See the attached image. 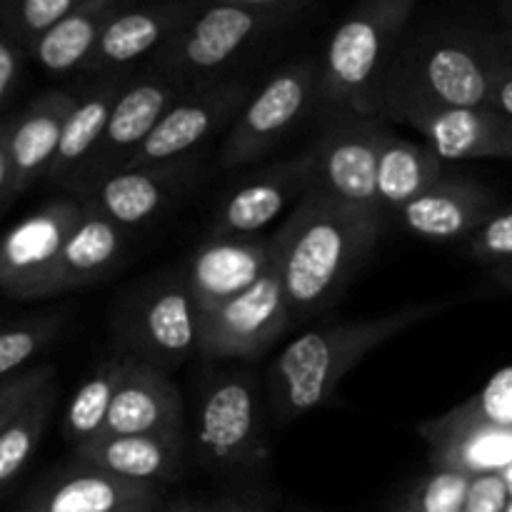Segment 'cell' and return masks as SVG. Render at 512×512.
<instances>
[{"mask_svg":"<svg viewBox=\"0 0 512 512\" xmlns=\"http://www.w3.org/2000/svg\"><path fill=\"white\" fill-rule=\"evenodd\" d=\"M390 130L378 118L333 115L310 145L315 168L313 188L340 203L383 218L378 198V160Z\"/></svg>","mask_w":512,"mask_h":512,"instance_id":"cell-12","label":"cell"},{"mask_svg":"<svg viewBox=\"0 0 512 512\" xmlns=\"http://www.w3.org/2000/svg\"><path fill=\"white\" fill-rule=\"evenodd\" d=\"M128 365L130 355L125 353H120L118 358H108L75 390L63 418V433L73 443V448L105 433L110 408L123 385Z\"/></svg>","mask_w":512,"mask_h":512,"instance_id":"cell-29","label":"cell"},{"mask_svg":"<svg viewBox=\"0 0 512 512\" xmlns=\"http://www.w3.org/2000/svg\"><path fill=\"white\" fill-rule=\"evenodd\" d=\"M50 380H55L53 365H38V368H28L8 380H0V433L20 413V408Z\"/></svg>","mask_w":512,"mask_h":512,"instance_id":"cell-36","label":"cell"},{"mask_svg":"<svg viewBox=\"0 0 512 512\" xmlns=\"http://www.w3.org/2000/svg\"><path fill=\"white\" fill-rule=\"evenodd\" d=\"M445 178V160H440L428 145L388 133L378 160V198L383 213H400Z\"/></svg>","mask_w":512,"mask_h":512,"instance_id":"cell-27","label":"cell"},{"mask_svg":"<svg viewBox=\"0 0 512 512\" xmlns=\"http://www.w3.org/2000/svg\"><path fill=\"white\" fill-rule=\"evenodd\" d=\"M83 213L73 195L45 203L25 215L0 238V290L13 300H43L58 295L65 243Z\"/></svg>","mask_w":512,"mask_h":512,"instance_id":"cell-10","label":"cell"},{"mask_svg":"<svg viewBox=\"0 0 512 512\" xmlns=\"http://www.w3.org/2000/svg\"><path fill=\"white\" fill-rule=\"evenodd\" d=\"M505 512H512V498H510V503H508V508H505Z\"/></svg>","mask_w":512,"mask_h":512,"instance_id":"cell-46","label":"cell"},{"mask_svg":"<svg viewBox=\"0 0 512 512\" xmlns=\"http://www.w3.org/2000/svg\"><path fill=\"white\" fill-rule=\"evenodd\" d=\"M25 58H28V53L5 30H0V108L13 95Z\"/></svg>","mask_w":512,"mask_h":512,"instance_id":"cell-38","label":"cell"},{"mask_svg":"<svg viewBox=\"0 0 512 512\" xmlns=\"http://www.w3.org/2000/svg\"><path fill=\"white\" fill-rule=\"evenodd\" d=\"M188 83L170 78L155 68H145L140 73L130 75L128 85L120 93L108 125H105L103 138L98 140L90 158L75 170L68 180V188L73 190V198H83L85 193L108 180L110 175L120 173L130 163L140 145L148 140L158 120L165 110L183 95Z\"/></svg>","mask_w":512,"mask_h":512,"instance_id":"cell-9","label":"cell"},{"mask_svg":"<svg viewBox=\"0 0 512 512\" xmlns=\"http://www.w3.org/2000/svg\"><path fill=\"white\" fill-rule=\"evenodd\" d=\"M415 0H368L340 18L318 60V103L333 115L383 120V93Z\"/></svg>","mask_w":512,"mask_h":512,"instance_id":"cell-4","label":"cell"},{"mask_svg":"<svg viewBox=\"0 0 512 512\" xmlns=\"http://www.w3.org/2000/svg\"><path fill=\"white\" fill-rule=\"evenodd\" d=\"M65 313H45L0 328V380L23 373V365L58 340Z\"/></svg>","mask_w":512,"mask_h":512,"instance_id":"cell-31","label":"cell"},{"mask_svg":"<svg viewBox=\"0 0 512 512\" xmlns=\"http://www.w3.org/2000/svg\"><path fill=\"white\" fill-rule=\"evenodd\" d=\"M420 435L428 440L435 468L478 478L500 475L512 465V428L480 423L460 413V408L420 425Z\"/></svg>","mask_w":512,"mask_h":512,"instance_id":"cell-21","label":"cell"},{"mask_svg":"<svg viewBox=\"0 0 512 512\" xmlns=\"http://www.w3.org/2000/svg\"><path fill=\"white\" fill-rule=\"evenodd\" d=\"M83 203V200H80ZM130 233L100 210L83 203L78 223L73 225L60 260L58 295L93 288L118 270L128 253Z\"/></svg>","mask_w":512,"mask_h":512,"instance_id":"cell-25","label":"cell"},{"mask_svg":"<svg viewBox=\"0 0 512 512\" xmlns=\"http://www.w3.org/2000/svg\"><path fill=\"white\" fill-rule=\"evenodd\" d=\"M253 93V83L245 78H213L188 85L123 170L190 158L195 148L235 123Z\"/></svg>","mask_w":512,"mask_h":512,"instance_id":"cell-11","label":"cell"},{"mask_svg":"<svg viewBox=\"0 0 512 512\" xmlns=\"http://www.w3.org/2000/svg\"><path fill=\"white\" fill-rule=\"evenodd\" d=\"M425 138L445 163L453 160H512V120L495 108H443L403 120Z\"/></svg>","mask_w":512,"mask_h":512,"instance_id":"cell-18","label":"cell"},{"mask_svg":"<svg viewBox=\"0 0 512 512\" xmlns=\"http://www.w3.org/2000/svg\"><path fill=\"white\" fill-rule=\"evenodd\" d=\"M78 465L105 470L133 483H170L185 460L183 433L98 435L73 448Z\"/></svg>","mask_w":512,"mask_h":512,"instance_id":"cell-22","label":"cell"},{"mask_svg":"<svg viewBox=\"0 0 512 512\" xmlns=\"http://www.w3.org/2000/svg\"><path fill=\"white\" fill-rule=\"evenodd\" d=\"M490 108H495L498 113L508 115L512 120V63L505 65L500 70L498 80H495L493 88V98H490Z\"/></svg>","mask_w":512,"mask_h":512,"instance_id":"cell-40","label":"cell"},{"mask_svg":"<svg viewBox=\"0 0 512 512\" xmlns=\"http://www.w3.org/2000/svg\"><path fill=\"white\" fill-rule=\"evenodd\" d=\"M78 5L80 0H0V30L30 53V48Z\"/></svg>","mask_w":512,"mask_h":512,"instance_id":"cell-32","label":"cell"},{"mask_svg":"<svg viewBox=\"0 0 512 512\" xmlns=\"http://www.w3.org/2000/svg\"><path fill=\"white\" fill-rule=\"evenodd\" d=\"M495 210L498 200L483 183L465 175H448L405 205L398 218L410 233L430 243H465Z\"/></svg>","mask_w":512,"mask_h":512,"instance_id":"cell-19","label":"cell"},{"mask_svg":"<svg viewBox=\"0 0 512 512\" xmlns=\"http://www.w3.org/2000/svg\"><path fill=\"white\" fill-rule=\"evenodd\" d=\"M198 178L200 160L190 155L173 163L120 170L78 200L108 215L130 233L163 218L198 183Z\"/></svg>","mask_w":512,"mask_h":512,"instance_id":"cell-15","label":"cell"},{"mask_svg":"<svg viewBox=\"0 0 512 512\" xmlns=\"http://www.w3.org/2000/svg\"><path fill=\"white\" fill-rule=\"evenodd\" d=\"M275 265V235H208L190 253L183 273L198 310H208L253 288Z\"/></svg>","mask_w":512,"mask_h":512,"instance_id":"cell-16","label":"cell"},{"mask_svg":"<svg viewBox=\"0 0 512 512\" xmlns=\"http://www.w3.org/2000/svg\"><path fill=\"white\" fill-rule=\"evenodd\" d=\"M295 323L278 265L245 293L200 310L198 353L208 360H258Z\"/></svg>","mask_w":512,"mask_h":512,"instance_id":"cell-13","label":"cell"},{"mask_svg":"<svg viewBox=\"0 0 512 512\" xmlns=\"http://www.w3.org/2000/svg\"><path fill=\"white\" fill-rule=\"evenodd\" d=\"M383 218L310 188L275 233L278 273L293 318H313L343 298L368 263Z\"/></svg>","mask_w":512,"mask_h":512,"instance_id":"cell-1","label":"cell"},{"mask_svg":"<svg viewBox=\"0 0 512 512\" xmlns=\"http://www.w3.org/2000/svg\"><path fill=\"white\" fill-rule=\"evenodd\" d=\"M158 503V485L133 483L75 463L35 493L23 512H155Z\"/></svg>","mask_w":512,"mask_h":512,"instance_id":"cell-20","label":"cell"},{"mask_svg":"<svg viewBox=\"0 0 512 512\" xmlns=\"http://www.w3.org/2000/svg\"><path fill=\"white\" fill-rule=\"evenodd\" d=\"M195 443L205 463L218 470H250L268 463L258 390L250 375L225 370L205 380Z\"/></svg>","mask_w":512,"mask_h":512,"instance_id":"cell-8","label":"cell"},{"mask_svg":"<svg viewBox=\"0 0 512 512\" xmlns=\"http://www.w3.org/2000/svg\"><path fill=\"white\" fill-rule=\"evenodd\" d=\"M318 103V60L300 58L275 70L225 133L218 160L225 170L268 155Z\"/></svg>","mask_w":512,"mask_h":512,"instance_id":"cell-7","label":"cell"},{"mask_svg":"<svg viewBox=\"0 0 512 512\" xmlns=\"http://www.w3.org/2000/svg\"><path fill=\"white\" fill-rule=\"evenodd\" d=\"M200 3H150L130 8L128 3L108 20L100 33L98 45L80 73L115 75L125 73L138 60H153L198 13Z\"/></svg>","mask_w":512,"mask_h":512,"instance_id":"cell-17","label":"cell"},{"mask_svg":"<svg viewBox=\"0 0 512 512\" xmlns=\"http://www.w3.org/2000/svg\"><path fill=\"white\" fill-rule=\"evenodd\" d=\"M128 80L130 73L103 75V78L93 80L83 93L75 95V105L65 120L63 138H60V148L48 180L65 185L73 178L75 170L90 158L98 140L103 138L110 113H113Z\"/></svg>","mask_w":512,"mask_h":512,"instance_id":"cell-26","label":"cell"},{"mask_svg":"<svg viewBox=\"0 0 512 512\" xmlns=\"http://www.w3.org/2000/svg\"><path fill=\"white\" fill-rule=\"evenodd\" d=\"M490 278H493L495 285H500V288L510 290V293H512V263L500 265V268L490 270Z\"/></svg>","mask_w":512,"mask_h":512,"instance_id":"cell-41","label":"cell"},{"mask_svg":"<svg viewBox=\"0 0 512 512\" xmlns=\"http://www.w3.org/2000/svg\"><path fill=\"white\" fill-rule=\"evenodd\" d=\"M310 8V0L200 3L195 18L148 65L188 85L213 80L245 48L298 25Z\"/></svg>","mask_w":512,"mask_h":512,"instance_id":"cell-5","label":"cell"},{"mask_svg":"<svg viewBox=\"0 0 512 512\" xmlns=\"http://www.w3.org/2000/svg\"><path fill=\"white\" fill-rule=\"evenodd\" d=\"M512 63V35L478 30L405 33L383 93V118L443 108H490L495 80Z\"/></svg>","mask_w":512,"mask_h":512,"instance_id":"cell-2","label":"cell"},{"mask_svg":"<svg viewBox=\"0 0 512 512\" xmlns=\"http://www.w3.org/2000/svg\"><path fill=\"white\" fill-rule=\"evenodd\" d=\"M123 5L125 0H80L78 8L43 35L28 55L48 73L83 70L103 28Z\"/></svg>","mask_w":512,"mask_h":512,"instance_id":"cell-28","label":"cell"},{"mask_svg":"<svg viewBox=\"0 0 512 512\" xmlns=\"http://www.w3.org/2000/svg\"><path fill=\"white\" fill-rule=\"evenodd\" d=\"M165 512H205V510L195 508V505H190V503H180V505H173V508H168Z\"/></svg>","mask_w":512,"mask_h":512,"instance_id":"cell-44","label":"cell"},{"mask_svg":"<svg viewBox=\"0 0 512 512\" xmlns=\"http://www.w3.org/2000/svg\"><path fill=\"white\" fill-rule=\"evenodd\" d=\"M458 408L460 413H465L473 420H480V423L512 428V365L500 370L498 375H493L490 383L478 395L465 400Z\"/></svg>","mask_w":512,"mask_h":512,"instance_id":"cell-35","label":"cell"},{"mask_svg":"<svg viewBox=\"0 0 512 512\" xmlns=\"http://www.w3.org/2000/svg\"><path fill=\"white\" fill-rule=\"evenodd\" d=\"M500 13H503L505 25H508V33L512 35V0H510V3H503V5H500Z\"/></svg>","mask_w":512,"mask_h":512,"instance_id":"cell-43","label":"cell"},{"mask_svg":"<svg viewBox=\"0 0 512 512\" xmlns=\"http://www.w3.org/2000/svg\"><path fill=\"white\" fill-rule=\"evenodd\" d=\"M15 195L18 190H15V170L13 158H10L8 120H0V208H5Z\"/></svg>","mask_w":512,"mask_h":512,"instance_id":"cell-39","label":"cell"},{"mask_svg":"<svg viewBox=\"0 0 512 512\" xmlns=\"http://www.w3.org/2000/svg\"><path fill=\"white\" fill-rule=\"evenodd\" d=\"M455 300L413 303L378 318L350 320L298 335L270 365V403L280 423H290L323 408L340 383L370 353L405 330L438 318Z\"/></svg>","mask_w":512,"mask_h":512,"instance_id":"cell-3","label":"cell"},{"mask_svg":"<svg viewBox=\"0 0 512 512\" xmlns=\"http://www.w3.org/2000/svg\"><path fill=\"white\" fill-rule=\"evenodd\" d=\"M510 493L503 475H478L473 478L463 512H505Z\"/></svg>","mask_w":512,"mask_h":512,"instance_id":"cell-37","label":"cell"},{"mask_svg":"<svg viewBox=\"0 0 512 512\" xmlns=\"http://www.w3.org/2000/svg\"><path fill=\"white\" fill-rule=\"evenodd\" d=\"M470 483V475L435 468L410 490L398 512H463Z\"/></svg>","mask_w":512,"mask_h":512,"instance_id":"cell-33","label":"cell"},{"mask_svg":"<svg viewBox=\"0 0 512 512\" xmlns=\"http://www.w3.org/2000/svg\"><path fill=\"white\" fill-rule=\"evenodd\" d=\"M500 475H503L505 488H508V493H510V498H512V465H510V468H505L503 473H500Z\"/></svg>","mask_w":512,"mask_h":512,"instance_id":"cell-45","label":"cell"},{"mask_svg":"<svg viewBox=\"0 0 512 512\" xmlns=\"http://www.w3.org/2000/svg\"><path fill=\"white\" fill-rule=\"evenodd\" d=\"M463 245L470 258L490 268L512 263V210H495Z\"/></svg>","mask_w":512,"mask_h":512,"instance_id":"cell-34","label":"cell"},{"mask_svg":"<svg viewBox=\"0 0 512 512\" xmlns=\"http://www.w3.org/2000/svg\"><path fill=\"white\" fill-rule=\"evenodd\" d=\"M75 105V95L48 90L38 95L23 113L8 118L10 158L15 170V190L25 193L40 178H48L58 155L65 120Z\"/></svg>","mask_w":512,"mask_h":512,"instance_id":"cell-24","label":"cell"},{"mask_svg":"<svg viewBox=\"0 0 512 512\" xmlns=\"http://www.w3.org/2000/svg\"><path fill=\"white\" fill-rule=\"evenodd\" d=\"M183 433V398L168 373L130 358L103 435Z\"/></svg>","mask_w":512,"mask_h":512,"instance_id":"cell-23","label":"cell"},{"mask_svg":"<svg viewBox=\"0 0 512 512\" xmlns=\"http://www.w3.org/2000/svg\"><path fill=\"white\" fill-rule=\"evenodd\" d=\"M118 348L158 370L180 368L200 345V310L185 273L165 270L120 298L113 315Z\"/></svg>","mask_w":512,"mask_h":512,"instance_id":"cell-6","label":"cell"},{"mask_svg":"<svg viewBox=\"0 0 512 512\" xmlns=\"http://www.w3.org/2000/svg\"><path fill=\"white\" fill-rule=\"evenodd\" d=\"M205 512H263V510H258V508H250V505H235V503H230V505H223V508L205 510Z\"/></svg>","mask_w":512,"mask_h":512,"instance_id":"cell-42","label":"cell"},{"mask_svg":"<svg viewBox=\"0 0 512 512\" xmlns=\"http://www.w3.org/2000/svg\"><path fill=\"white\" fill-rule=\"evenodd\" d=\"M55 400H58V385L55 380H50L0 433V490L18 478L20 470L30 463L33 453L38 450L50 415H53Z\"/></svg>","mask_w":512,"mask_h":512,"instance_id":"cell-30","label":"cell"},{"mask_svg":"<svg viewBox=\"0 0 512 512\" xmlns=\"http://www.w3.org/2000/svg\"><path fill=\"white\" fill-rule=\"evenodd\" d=\"M315 185L310 150L258 170L220 198L208 235H260L290 205H298Z\"/></svg>","mask_w":512,"mask_h":512,"instance_id":"cell-14","label":"cell"}]
</instances>
